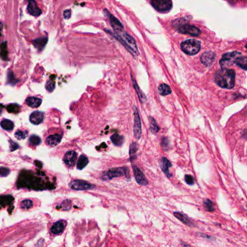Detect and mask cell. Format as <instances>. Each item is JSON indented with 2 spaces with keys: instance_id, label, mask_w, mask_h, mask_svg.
I'll list each match as a JSON object with an SVG mask.
<instances>
[{
  "instance_id": "cell-1",
  "label": "cell",
  "mask_w": 247,
  "mask_h": 247,
  "mask_svg": "<svg viewBox=\"0 0 247 247\" xmlns=\"http://www.w3.org/2000/svg\"><path fill=\"white\" fill-rule=\"evenodd\" d=\"M236 73L233 70L223 68L215 74V80L216 83L223 89H233L235 86Z\"/></svg>"
},
{
  "instance_id": "cell-2",
  "label": "cell",
  "mask_w": 247,
  "mask_h": 247,
  "mask_svg": "<svg viewBox=\"0 0 247 247\" xmlns=\"http://www.w3.org/2000/svg\"><path fill=\"white\" fill-rule=\"evenodd\" d=\"M123 175H126V177L129 178V170L128 168L126 167L110 169L108 171L105 172L101 176V178L103 180H110L114 178L121 177Z\"/></svg>"
},
{
  "instance_id": "cell-3",
  "label": "cell",
  "mask_w": 247,
  "mask_h": 247,
  "mask_svg": "<svg viewBox=\"0 0 247 247\" xmlns=\"http://www.w3.org/2000/svg\"><path fill=\"white\" fill-rule=\"evenodd\" d=\"M181 49L183 52L189 55H196L201 49V43L197 40L189 39L181 44Z\"/></svg>"
},
{
  "instance_id": "cell-4",
  "label": "cell",
  "mask_w": 247,
  "mask_h": 247,
  "mask_svg": "<svg viewBox=\"0 0 247 247\" xmlns=\"http://www.w3.org/2000/svg\"><path fill=\"white\" fill-rule=\"evenodd\" d=\"M241 55V53L237 52V51L225 54L220 60V63L221 67L223 68H228V67L231 66L233 64H236L237 59Z\"/></svg>"
},
{
  "instance_id": "cell-5",
  "label": "cell",
  "mask_w": 247,
  "mask_h": 247,
  "mask_svg": "<svg viewBox=\"0 0 247 247\" xmlns=\"http://www.w3.org/2000/svg\"><path fill=\"white\" fill-rule=\"evenodd\" d=\"M151 4L155 10L160 13L170 11L173 6L171 0H151Z\"/></svg>"
},
{
  "instance_id": "cell-6",
  "label": "cell",
  "mask_w": 247,
  "mask_h": 247,
  "mask_svg": "<svg viewBox=\"0 0 247 247\" xmlns=\"http://www.w3.org/2000/svg\"><path fill=\"white\" fill-rule=\"evenodd\" d=\"M70 187L72 189L76 191H84L92 189L95 188V185H91V183L85 180H72L70 183Z\"/></svg>"
},
{
  "instance_id": "cell-7",
  "label": "cell",
  "mask_w": 247,
  "mask_h": 247,
  "mask_svg": "<svg viewBox=\"0 0 247 247\" xmlns=\"http://www.w3.org/2000/svg\"><path fill=\"white\" fill-rule=\"evenodd\" d=\"M121 31H117L118 32V35L120 36V39H121L122 41L125 42V44L126 46H128V47L131 48V50H133L134 53H138V49L137 46H136V44L134 39L129 36L128 34H126V33H121Z\"/></svg>"
},
{
  "instance_id": "cell-8",
  "label": "cell",
  "mask_w": 247,
  "mask_h": 247,
  "mask_svg": "<svg viewBox=\"0 0 247 247\" xmlns=\"http://www.w3.org/2000/svg\"><path fill=\"white\" fill-rule=\"evenodd\" d=\"M134 111V126H133V132L134 136L136 139H139L142 136V123H141V118L138 113V110L135 107Z\"/></svg>"
},
{
  "instance_id": "cell-9",
  "label": "cell",
  "mask_w": 247,
  "mask_h": 247,
  "mask_svg": "<svg viewBox=\"0 0 247 247\" xmlns=\"http://www.w3.org/2000/svg\"><path fill=\"white\" fill-rule=\"evenodd\" d=\"M178 31L183 34H189L192 36H199L201 34V31L199 29L194 25H182L178 28Z\"/></svg>"
},
{
  "instance_id": "cell-10",
  "label": "cell",
  "mask_w": 247,
  "mask_h": 247,
  "mask_svg": "<svg viewBox=\"0 0 247 247\" xmlns=\"http://www.w3.org/2000/svg\"><path fill=\"white\" fill-rule=\"evenodd\" d=\"M133 170L135 179L138 184L141 185H147L148 184V180L146 178L144 174L137 166L133 165Z\"/></svg>"
},
{
  "instance_id": "cell-11",
  "label": "cell",
  "mask_w": 247,
  "mask_h": 247,
  "mask_svg": "<svg viewBox=\"0 0 247 247\" xmlns=\"http://www.w3.org/2000/svg\"><path fill=\"white\" fill-rule=\"evenodd\" d=\"M27 10L30 15L33 16H39L41 14V9L37 5V3L35 0H29Z\"/></svg>"
},
{
  "instance_id": "cell-12",
  "label": "cell",
  "mask_w": 247,
  "mask_h": 247,
  "mask_svg": "<svg viewBox=\"0 0 247 247\" xmlns=\"http://www.w3.org/2000/svg\"><path fill=\"white\" fill-rule=\"evenodd\" d=\"M64 162L66 165L69 167L74 166L77 159V153L74 151H69L65 154Z\"/></svg>"
},
{
  "instance_id": "cell-13",
  "label": "cell",
  "mask_w": 247,
  "mask_h": 247,
  "mask_svg": "<svg viewBox=\"0 0 247 247\" xmlns=\"http://www.w3.org/2000/svg\"><path fill=\"white\" fill-rule=\"evenodd\" d=\"M215 59V55L212 51H207L203 53L201 57V62L205 66H209L214 62Z\"/></svg>"
},
{
  "instance_id": "cell-14",
  "label": "cell",
  "mask_w": 247,
  "mask_h": 247,
  "mask_svg": "<svg viewBox=\"0 0 247 247\" xmlns=\"http://www.w3.org/2000/svg\"><path fill=\"white\" fill-rule=\"evenodd\" d=\"M159 164H160V168L162 171L164 173V174H165L168 178H170L172 176V175L170 173V168L172 167L171 162L169 161L166 157H162L160 159Z\"/></svg>"
},
{
  "instance_id": "cell-15",
  "label": "cell",
  "mask_w": 247,
  "mask_h": 247,
  "mask_svg": "<svg viewBox=\"0 0 247 247\" xmlns=\"http://www.w3.org/2000/svg\"><path fill=\"white\" fill-rule=\"evenodd\" d=\"M65 226H66V224H65L64 221H58V222L55 223V224L52 225V227L51 228V232L55 235L60 234L61 233H62L63 230H65Z\"/></svg>"
},
{
  "instance_id": "cell-16",
  "label": "cell",
  "mask_w": 247,
  "mask_h": 247,
  "mask_svg": "<svg viewBox=\"0 0 247 247\" xmlns=\"http://www.w3.org/2000/svg\"><path fill=\"white\" fill-rule=\"evenodd\" d=\"M44 113L39 111L34 112L30 116V121L34 125H39L42 123L44 120Z\"/></svg>"
},
{
  "instance_id": "cell-17",
  "label": "cell",
  "mask_w": 247,
  "mask_h": 247,
  "mask_svg": "<svg viewBox=\"0 0 247 247\" xmlns=\"http://www.w3.org/2000/svg\"><path fill=\"white\" fill-rule=\"evenodd\" d=\"M61 140H62V136L60 134L56 133L48 136L46 139V143L50 147H55L61 142Z\"/></svg>"
},
{
  "instance_id": "cell-18",
  "label": "cell",
  "mask_w": 247,
  "mask_h": 247,
  "mask_svg": "<svg viewBox=\"0 0 247 247\" xmlns=\"http://www.w3.org/2000/svg\"><path fill=\"white\" fill-rule=\"evenodd\" d=\"M174 216H175L176 218H178L180 221H181V222L184 223L185 225H188V226H190V227L194 226V223H193L192 221L186 215H183V214L180 212H174Z\"/></svg>"
},
{
  "instance_id": "cell-19",
  "label": "cell",
  "mask_w": 247,
  "mask_h": 247,
  "mask_svg": "<svg viewBox=\"0 0 247 247\" xmlns=\"http://www.w3.org/2000/svg\"><path fill=\"white\" fill-rule=\"evenodd\" d=\"M41 102L42 101L41 99L37 97H29L25 100V103L27 105L33 108L39 107L41 105Z\"/></svg>"
},
{
  "instance_id": "cell-20",
  "label": "cell",
  "mask_w": 247,
  "mask_h": 247,
  "mask_svg": "<svg viewBox=\"0 0 247 247\" xmlns=\"http://www.w3.org/2000/svg\"><path fill=\"white\" fill-rule=\"evenodd\" d=\"M107 15L110 17V23H111V25H112V26L113 27V29L116 30L117 32L122 30L123 27V25H122L121 23H120L119 21L117 20L115 17H113V16L110 15V13H107Z\"/></svg>"
},
{
  "instance_id": "cell-21",
  "label": "cell",
  "mask_w": 247,
  "mask_h": 247,
  "mask_svg": "<svg viewBox=\"0 0 247 247\" xmlns=\"http://www.w3.org/2000/svg\"><path fill=\"white\" fill-rule=\"evenodd\" d=\"M89 164V159L85 155L82 154L80 156L77 162V168L78 170H82Z\"/></svg>"
},
{
  "instance_id": "cell-22",
  "label": "cell",
  "mask_w": 247,
  "mask_h": 247,
  "mask_svg": "<svg viewBox=\"0 0 247 247\" xmlns=\"http://www.w3.org/2000/svg\"><path fill=\"white\" fill-rule=\"evenodd\" d=\"M111 141L113 143V144L117 146V147H120L123 144L124 142V138L123 136H122L121 135L117 133H115L111 136Z\"/></svg>"
},
{
  "instance_id": "cell-23",
  "label": "cell",
  "mask_w": 247,
  "mask_h": 247,
  "mask_svg": "<svg viewBox=\"0 0 247 247\" xmlns=\"http://www.w3.org/2000/svg\"><path fill=\"white\" fill-rule=\"evenodd\" d=\"M158 91H159V93L162 96L169 95L172 92L170 86L164 83H162L161 85H159L158 88Z\"/></svg>"
},
{
  "instance_id": "cell-24",
  "label": "cell",
  "mask_w": 247,
  "mask_h": 247,
  "mask_svg": "<svg viewBox=\"0 0 247 247\" xmlns=\"http://www.w3.org/2000/svg\"><path fill=\"white\" fill-rule=\"evenodd\" d=\"M0 126H1V127L4 130L8 131H12L14 128L13 123L11 121H10V120L8 119H4L3 121L1 122V123H0Z\"/></svg>"
},
{
  "instance_id": "cell-25",
  "label": "cell",
  "mask_w": 247,
  "mask_h": 247,
  "mask_svg": "<svg viewBox=\"0 0 247 247\" xmlns=\"http://www.w3.org/2000/svg\"><path fill=\"white\" fill-rule=\"evenodd\" d=\"M46 41H47V38H46V37H43V38H39L34 40V44L37 49L41 50V49H43L44 46L46 45Z\"/></svg>"
},
{
  "instance_id": "cell-26",
  "label": "cell",
  "mask_w": 247,
  "mask_h": 247,
  "mask_svg": "<svg viewBox=\"0 0 247 247\" xmlns=\"http://www.w3.org/2000/svg\"><path fill=\"white\" fill-rule=\"evenodd\" d=\"M149 125H150V131L152 133H157L159 130V127L157 125L156 121L152 117H149Z\"/></svg>"
},
{
  "instance_id": "cell-27",
  "label": "cell",
  "mask_w": 247,
  "mask_h": 247,
  "mask_svg": "<svg viewBox=\"0 0 247 247\" xmlns=\"http://www.w3.org/2000/svg\"><path fill=\"white\" fill-rule=\"evenodd\" d=\"M246 57L245 56H240V57L237 59L236 60V65H238V66L240 67L242 69H244V70H246V65H247V62H246Z\"/></svg>"
},
{
  "instance_id": "cell-28",
  "label": "cell",
  "mask_w": 247,
  "mask_h": 247,
  "mask_svg": "<svg viewBox=\"0 0 247 247\" xmlns=\"http://www.w3.org/2000/svg\"><path fill=\"white\" fill-rule=\"evenodd\" d=\"M133 82L134 88H135V89H136V93H137V94H138V98H139L140 101H141V102H144L145 101H146V99H146L145 95L143 94V92H142V91H141L140 89L138 88V85H137V84H136V81H134L133 79Z\"/></svg>"
},
{
  "instance_id": "cell-29",
  "label": "cell",
  "mask_w": 247,
  "mask_h": 247,
  "mask_svg": "<svg viewBox=\"0 0 247 247\" xmlns=\"http://www.w3.org/2000/svg\"><path fill=\"white\" fill-rule=\"evenodd\" d=\"M204 207H205L207 211L210 212H212L215 211V207H214V204L209 199L204 200Z\"/></svg>"
},
{
  "instance_id": "cell-30",
  "label": "cell",
  "mask_w": 247,
  "mask_h": 247,
  "mask_svg": "<svg viewBox=\"0 0 247 247\" xmlns=\"http://www.w3.org/2000/svg\"><path fill=\"white\" fill-rule=\"evenodd\" d=\"M29 142H30V144L34 145V146H37V145H39L40 143H41V139L38 136L32 135L29 138Z\"/></svg>"
},
{
  "instance_id": "cell-31",
  "label": "cell",
  "mask_w": 247,
  "mask_h": 247,
  "mask_svg": "<svg viewBox=\"0 0 247 247\" xmlns=\"http://www.w3.org/2000/svg\"><path fill=\"white\" fill-rule=\"evenodd\" d=\"M33 206V201L30 199H25L23 200V201H21L20 203V207L22 209H27Z\"/></svg>"
},
{
  "instance_id": "cell-32",
  "label": "cell",
  "mask_w": 247,
  "mask_h": 247,
  "mask_svg": "<svg viewBox=\"0 0 247 247\" xmlns=\"http://www.w3.org/2000/svg\"><path fill=\"white\" fill-rule=\"evenodd\" d=\"M27 136H28L27 131H16V133H15V136L16 137V138H18V139H19V140L24 139V138L27 137Z\"/></svg>"
},
{
  "instance_id": "cell-33",
  "label": "cell",
  "mask_w": 247,
  "mask_h": 247,
  "mask_svg": "<svg viewBox=\"0 0 247 247\" xmlns=\"http://www.w3.org/2000/svg\"><path fill=\"white\" fill-rule=\"evenodd\" d=\"M138 150V145L137 143L133 142V143H131L130 146V151H129V154H130L131 158L132 157L134 154H136V152H137Z\"/></svg>"
},
{
  "instance_id": "cell-34",
  "label": "cell",
  "mask_w": 247,
  "mask_h": 247,
  "mask_svg": "<svg viewBox=\"0 0 247 247\" xmlns=\"http://www.w3.org/2000/svg\"><path fill=\"white\" fill-rule=\"evenodd\" d=\"M161 146L164 149L168 150L169 149V147H170V142H169V140L168 139V138L163 137L162 138Z\"/></svg>"
},
{
  "instance_id": "cell-35",
  "label": "cell",
  "mask_w": 247,
  "mask_h": 247,
  "mask_svg": "<svg viewBox=\"0 0 247 247\" xmlns=\"http://www.w3.org/2000/svg\"><path fill=\"white\" fill-rule=\"evenodd\" d=\"M10 170L7 168H4V167H0V175L5 177V176L8 175L10 174Z\"/></svg>"
},
{
  "instance_id": "cell-36",
  "label": "cell",
  "mask_w": 247,
  "mask_h": 247,
  "mask_svg": "<svg viewBox=\"0 0 247 247\" xmlns=\"http://www.w3.org/2000/svg\"><path fill=\"white\" fill-rule=\"evenodd\" d=\"M185 181L186 182L187 184L189 185H193L194 183V179L191 175H185Z\"/></svg>"
},
{
  "instance_id": "cell-37",
  "label": "cell",
  "mask_w": 247,
  "mask_h": 247,
  "mask_svg": "<svg viewBox=\"0 0 247 247\" xmlns=\"http://www.w3.org/2000/svg\"><path fill=\"white\" fill-rule=\"evenodd\" d=\"M46 89H47L49 92L52 91L54 90V89H55V85H54L53 82H51V81L47 82V83H46Z\"/></svg>"
},
{
  "instance_id": "cell-38",
  "label": "cell",
  "mask_w": 247,
  "mask_h": 247,
  "mask_svg": "<svg viewBox=\"0 0 247 247\" xmlns=\"http://www.w3.org/2000/svg\"><path fill=\"white\" fill-rule=\"evenodd\" d=\"M18 147H19V146H18L17 143H16L15 142H11V141H10V149H11V151H15V150L17 149Z\"/></svg>"
},
{
  "instance_id": "cell-39",
  "label": "cell",
  "mask_w": 247,
  "mask_h": 247,
  "mask_svg": "<svg viewBox=\"0 0 247 247\" xmlns=\"http://www.w3.org/2000/svg\"><path fill=\"white\" fill-rule=\"evenodd\" d=\"M63 15H64V18L65 19H69L70 18V15H71V11L70 10H65L64 13H63Z\"/></svg>"
},
{
  "instance_id": "cell-40",
  "label": "cell",
  "mask_w": 247,
  "mask_h": 247,
  "mask_svg": "<svg viewBox=\"0 0 247 247\" xmlns=\"http://www.w3.org/2000/svg\"><path fill=\"white\" fill-rule=\"evenodd\" d=\"M2 28H3V24H2V22H0V30L2 29Z\"/></svg>"
},
{
  "instance_id": "cell-41",
  "label": "cell",
  "mask_w": 247,
  "mask_h": 247,
  "mask_svg": "<svg viewBox=\"0 0 247 247\" xmlns=\"http://www.w3.org/2000/svg\"><path fill=\"white\" fill-rule=\"evenodd\" d=\"M2 106L0 105V114L2 113Z\"/></svg>"
}]
</instances>
